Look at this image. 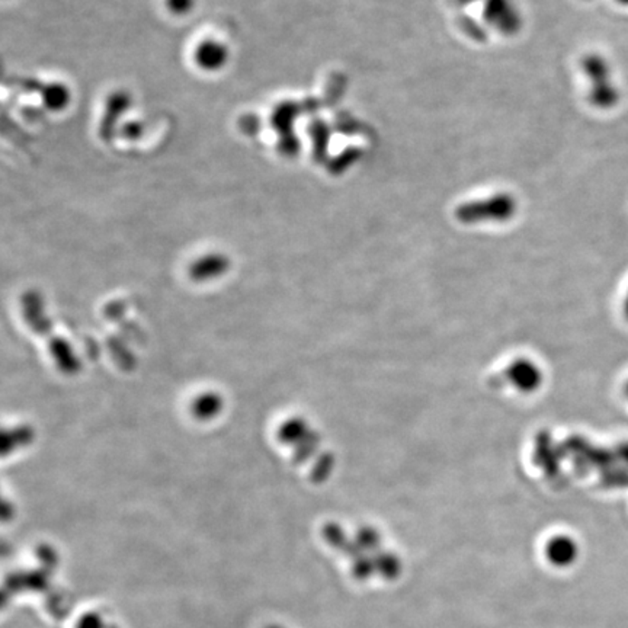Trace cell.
Masks as SVG:
<instances>
[{"mask_svg":"<svg viewBox=\"0 0 628 628\" xmlns=\"http://www.w3.org/2000/svg\"><path fill=\"white\" fill-rule=\"evenodd\" d=\"M225 59V48L221 47V45L214 44V43L202 45L201 50H199V60H201L202 64H206V66H218Z\"/></svg>","mask_w":628,"mask_h":628,"instance_id":"8","label":"cell"},{"mask_svg":"<svg viewBox=\"0 0 628 628\" xmlns=\"http://www.w3.org/2000/svg\"><path fill=\"white\" fill-rule=\"evenodd\" d=\"M624 316H625V319L628 320V293H627V295H625V300H624Z\"/></svg>","mask_w":628,"mask_h":628,"instance_id":"12","label":"cell"},{"mask_svg":"<svg viewBox=\"0 0 628 628\" xmlns=\"http://www.w3.org/2000/svg\"><path fill=\"white\" fill-rule=\"evenodd\" d=\"M548 562L557 567L572 566L579 556V546L572 536H558L548 541L546 548Z\"/></svg>","mask_w":628,"mask_h":628,"instance_id":"4","label":"cell"},{"mask_svg":"<svg viewBox=\"0 0 628 628\" xmlns=\"http://www.w3.org/2000/svg\"><path fill=\"white\" fill-rule=\"evenodd\" d=\"M324 536L332 547L342 551L343 555L351 558V565H353L351 570H353V576L357 581H368L370 577L377 575L372 555H367V551L361 547L357 541L349 540L339 527H324Z\"/></svg>","mask_w":628,"mask_h":628,"instance_id":"1","label":"cell"},{"mask_svg":"<svg viewBox=\"0 0 628 628\" xmlns=\"http://www.w3.org/2000/svg\"><path fill=\"white\" fill-rule=\"evenodd\" d=\"M624 391H625V396L628 397V382H625Z\"/></svg>","mask_w":628,"mask_h":628,"instance_id":"15","label":"cell"},{"mask_svg":"<svg viewBox=\"0 0 628 628\" xmlns=\"http://www.w3.org/2000/svg\"><path fill=\"white\" fill-rule=\"evenodd\" d=\"M585 72L592 79V83L595 82V88L592 89V102L596 107H613L617 102L618 92L615 91L610 81V69L608 64L604 62L599 55H589L584 62Z\"/></svg>","mask_w":628,"mask_h":628,"instance_id":"2","label":"cell"},{"mask_svg":"<svg viewBox=\"0 0 628 628\" xmlns=\"http://www.w3.org/2000/svg\"><path fill=\"white\" fill-rule=\"evenodd\" d=\"M618 2H620V4L628 5V0H618Z\"/></svg>","mask_w":628,"mask_h":628,"instance_id":"16","label":"cell"},{"mask_svg":"<svg viewBox=\"0 0 628 628\" xmlns=\"http://www.w3.org/2000/svg\"><path fill=\"white\" fill-rule=\"evenodd\" d=\"M170 9L175 12H185L191 9L194 0H168Z\"/></svg>","mask_w":628,"mask_h":628,"instance_id":"11","label":"cell"},{"mask_svg":"<svg viewBox=\"0 0 628 628\" xmlns=\"http://www.w3.org/2000/svg\"><path fill=\"white\" fill-rule=\"evenodd\" d=\"M459 2H461V4L467 5L470 4V2H473V0H459Z\"/></svg>","mask_w":628,"mask_h":628,"instance_id":"14","label":"cell"},{"mask_svg":"<svg viewBox=\"0 0 628 628\" xmlns=\"http://www.w3.org/2000/svg\"><path fill=\"white\" fill-rule=\"evenodd\" d=\"M78 628H102V621H101L98 614H88L85 617L81 618Z\"/></svg>","mask_w":628,"mask_h":628,"instance_id":"10","label":"cell"},{"mask_svg":"<svg viewBox=\"0 0 628 628\" xmlns=\"http://www.w3.org/2000/svg\"><path fill=\"white\" fill-rule=\"evenodd\" d=\"M623 449H624V451H623V454H624L625 461H627L628 463V444L624 445V447H623Z\"/></svg>","mask_w":628,"mask_h":628,"instance_id":"13","label":"cell"},{"mask_svg":"<svg viewBox=\"0 0 628 628\" xmlns=\"http://www.w3.org/2000/svg\"><path fill=\"white\" fill-rule=\"evenodd\" d=\"M485 14L490 25L504 33H514L521 25L518 9L512 0H486Z\"/></svg>","mask_w":628,"mask_h":628,"instance_id":"3","label":"cell"},{"mask_svg":"<svg viewBox=\"0 0 628 628\" xmlns=\"http://www.w3.org/2000/svg\"><path fill=\"white\" fill-rule=\"evenodd\" d=\"M34 438V432L31 428L19 427L12 430V432H5L4 437V454H8L9 449H16L18 445L28 444Z\"/></svg>","mask_w":628,"mask_h":628,"instance_id":"7","label":"cell"},{"mask_svg":"<svg viewBox=\"0 0 628 628\" xmlns=\"http://www.w3.org/2000/svg\"><path fill=\"white\" fill-rule=\"evenodd\" d=\"M302 430V423L297 422V420H290L279 430V438L284 442L293 441L298 435L297 430Z\"/></svg>","mask_w":628,"mask_h":628,"instance_id":"9","label":"cell"},{"mask_svg":"<svg viewBox=\"0 0 628 628\" xmlns=\"http://www.w3.org/2000/svg\"><path fill=\"white\" fill-rule=\"evenodd\" d=\"M221 406H223V401L218 394L206 393L195 399L194 403H192V411L197 418L207 420V419L217 415L218 411H221Z\"/></svg>","mask_w":628,"mask_h":628,"instance_id":"6","label":"cell"},{"mask_svg":"<svg viewBox=\"0 0 628 628\" xmlns=\"http://www.w3.org/2000/svg\"><path fill=\"white\" fill-rule=\"evenodd\" d=\"M266 628H283V627H279V625H269V627H266Z\"/></svg>","mask_w":628,"mask_h":628,"instance_id":"17","label":"cell"},{"mask_svg":"<svg viewBox=\"0 0 628 628\" xmlns=\"http://www.w3.org/2000/svg\"><path fill=\"white\" fill-rule=\"evenodd\" d=\"M227 269V261L223 256L204 257L202 261L194 264L191 276L195 281H204L206 278L220 275Z\"/></svg>","mask_w":628,"mask_h":628,"instance_id":"5","label":"cell"}]
</instances>
